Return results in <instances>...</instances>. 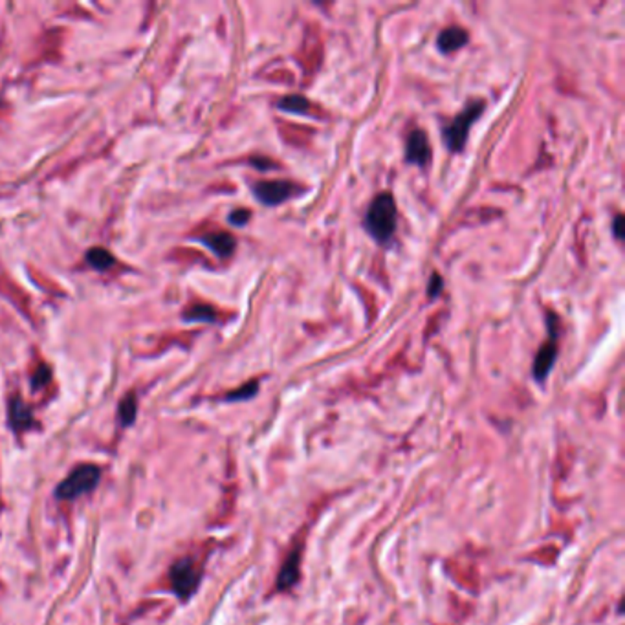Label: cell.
I'll return each mask as SVG.
<instances>
[{
    "mask_svg": "<svg viewBox=\"0 0 625 625\" xmlns=\"http://www.w3.org/2000/svg\"><path fill=\"white\" fill-rule=\"evenodd\" d=\"M299 578V552L294 550L290 558L284 561L283 568H281L279 578H277V589L279 591H286V589L294 587L295 582Z\"/></svg>",
    "mask_w": 625,
    "mask_h": 625,
    "instance_id": "10",
    "label": "cell"
},
{
    "mask_svg": "<svg viewBox=\"0 0 625 625\" xmlns=\"http://www.w3.org/2000/svg\"><path fill=\"white\" fill-rule=\"evenodd\" d=\"M136 411H137V400L136 394L128 393L127 396L121 400L119 403V420L123 426H130L134 420H136Z\"/></svg>",
    "mask_w": 625,
    "mask_h": 625,
    "instance_id": "14",
    "label": "cell"
},
{
    "mask_svg": "<svg viewBox=\"0 0 625 625\" xmlns=\"http://www.w3.org/2000/svg\"><path fill=\"white\" fill-rule=\"evenodd\" d=\"M621 222H624V220H621V215H618V217L614 218V222H612V231H614L616 238L624 237V233H621Z\"/></svg>",
    "mask_w": 625,
    "mask_h": 625,
    "instance_id": "20",
    "label": "cell"
},
{
    "mask_svg": "<svg viewBox=\"0 0 625 625\" xmlns=\"http://www.w3.org/2000/svg\"><path fill=\"white\" fill-rule=\"evenodd\" d=\"M549 343H545L539 349L534 360V369H532L534 370V378L537 382H545L552 367H554L556 358H558V319H556L554 314H549Z\"/></svg>",
    "mask_w": 625,
    "mask_h": 625,
    "instance_id": "5",
    "label": "cell"
},
{
    "mask_svg": "<svg viewBox=\"0 0 625 625\" xmlns=\"http://www.w3.org/2000/svg\"><path fill=\"white\" fill-rule=\"evenodd\" d=\"M48 379H50V369L46 365H41L34 375V387H41V385H46Z\"/></svg>",
    "mask_w": 625,
    "mask_h": 625,
    "instance_id": "17",
    "label": "cell"
},
{
    "mask_svg": "<svg viewBox=\"0 0 625 625\" xmlns=\"http://www.w3.org/2000/svg\"><path fill=\"white\" fill-rule=\"evenodd\" d=\"M250 218V211L248 209H235L231 215H229V222L235 224V226H244Z\"/></svg>",
    "mask_w": 625,
    "mask_h": 625,
    "instance_id": "18",
    "label": "cell"
},
{
    "mask_svg": "<svg viewBox=\"0 0 625 625\" xmlns=\"http://www.w3.org/2000/svg\"><path fill=\"white\" fill-rule=\"evenodd\" d=\"M431 158V147L424 130H412L408 137V147H405V160L409 163L417 166H426Z\"/></svg>",
    "mask_w": 625,
    "mask_h": 625,
    "instance_id": "7",
    "label": "cell"
},
{
    "mask_svg": "<svg viewBox=\"0 0 625 625\" xmlns=\"http://www.w3.org/2000/svg\"><path fill=\"white\" fill-rule=\"evenodd\" d=\"M253 191H255V196L261 200L262 204L266 206H277L281 202L292 196L295 191V187L288 182H259V184L253 185Z\"/></svg>",
    "mask_w": 625,
    "mask_h": 625,
    "instance_id": "6",
    "label": "cell"
},
{
    "mask_svg": "<svg viewBox=\"0 0 625 625\" xmlns=\"http://www.w3.org/2000/svg\"><path fill=\"white\" fill-rule=\"evenodd\" d=\"M86 262L94 268V270H110L114 266V255L110 253L109 250H105V248H92L88 250L86 253Z\"/></svg>",
    "mask_w": 625,
    "mask_h": 625,
    "instance_id": "12",
    "label": "cell"
},
{
    "mask_svg": "<svg viewBox=\"0 0 625 625\" xmlns=\"http://www.w3.org/2000/svg\"><path fill=\"white\" fill-rule=\"evenodd\" d=\"M10 424L15 431H24V429H28V427H32V424H34L32 409H29L19 396L13 398L10 403Z\"/></svg>",
    "mask_w": 625,
    "mask_h": 625,
    "instance_id": "9",
    "label": "cell"
},
{
    "mask_svg": "<svg viewBox=\"0 0 625 625\" xmlns=\"http://www.w3.org/2000/svg\"><path fill=\"white\" fill-rule=\"evenodd\" d=\"M468 39L469 37L466 29L453 26V28H445L444 32L438 35V39H436V46H438L441 52L451 53L464 46V44L468 43Z\"/></svg>",
    "mask_w": 625,
    "mask_h": 625,
    "instance_id": "8",
    "label": "cell"
},
{
    "mask_svg": "<svg viewBox=\"0 0 625 625\" xmlns=\"http://www.w3.org/2000/svg\"><path fill=\"white\" fill-rule=\"evenodd\" d=\"M185 319L191 321H208L211 323L215 319V310L208 304H194L185 312Z\"/></svg>",
    "mask_w": 625,
    "mask_h": 625,
    "instance_id": "15",
    "label": "cell"
},
{
    "mask_svg": "<svg viewBox=\"0 0 625 625\" xmlns=\"http://www.w3.org/2000/svg\"><path fill=\"white\" fill-rule=\"evenodd\" d=\"M365 227L378 242L391 241L396 229V204L391 194L382 193L372 200L365 217Z\"/></svg>",
    "mask_w": 625,
    "mask_h": 625,
    "instance_id": "1",
    "label": "cell"
},
{
    "mask_svg": "<svg viewBox=\"0 0 625 625\" xmlns=\"http://www.w3.org/2000/svg\"><path fill=\"white\" fill-rule=\"evenodd\" d=\"M257 389H259V385H257L255 382H251V384L244 385V387H241L238 391H235V393H229L226 398L227 400H246V398H251L257 393Z\"/></svg>",
    "mask_w": 625,
    "mask_h": 625,
    "instance_id": "16",
    "label": "cell"
},
{
    "mask_svg": "<svg viewBox=\"0 0 625 625\" xmlns=\"http://www.w3.org/2000/svg\"><path fill=\"white\" fill-rule=\"evenodd\" d=\"M169 579L170 587H173L176 596L180 598V600H187L199 589L200 570L191 559H180V561H176L170 567Z\"/></svg>",
    "mask_w": 625,
    "mask_h": 625,
    "instance_id": "4",
    "label": "cell"
},
{
    "mask_svg": "<svg viewBox=\"0 0 625 625\" xmlns=\"http://www.w3.org/2000/svg\"><path fill=\"white\" fill-rule=\"evenodd\" d=\"M483 110H484V101H473V103L468 105V107H466V109L444 128V143L445 147H448V151L460 152L464 149L469 128H471V125L477 121V118L483 114Z\"/></svg>",
    "mask_w": 625,
    "mask_h": 625,
    "instance_id": "3",
    "label": "cell"
},
{
    "mask_svg": "<svg viewBox=\"0 0 625 625\" xmlns=\"http://www.w3.org/2000/svg\"><path fill=\"white\" fill-rule=\"evenodd\" d=\"M441 290H442V279H441V275H433L431 277V283H429V288H427V294H429V297H436V295L441 294Z\"/></svg>",
    "mask_w": 625,
    "mask_h": 625,
    "instance_id": "19",
    "label": "cell"
},
{
    "mask_svg": "<svg viewBox=\"0 0 625 625\" xmlns=\"http://www.w3.org/2000/svg\"><path fill=\"white\" fill-rule=\"evenodd\" d=\"M202 241L218 257H229L233 253V250H235V246H237V242H235V238L229 233H209L208 237H204Z\"/></svg>",
    "mask_w": 625,
    "mask_h": 625,
    "instance_id": "11",
    "label": "cell"
},
{
    "mask_svg": "<svg viewBox=\"0 0 625 625\" xmlns=\"http://www.w3.org/2000/svg\"><path fill=\"white\" fill-rule=\"evenodd\" d=\"M100 477L101 471L98 466L94 464L77 466V468L72 469L70 475L57 486L55 492L57 497L65 499V501H72V499L81 497V495L92 492V490L98 486Z\"/></svg>",
    "mask_w": 625,
    "mask_h": 625,
    "instance_id": "2",
    "label": "cell"
},
{
    "mask_svg": "<svg viewBox=\"0 0 625 625\" xmlns=\"http://www.w3.org/2000/svg\"><path fill=\"white\" fill-rule=\"evenodd\" d=\"M281 110L284 112H292V114H307L308 109H310V103H308L307 98L303 95L294 94V95H286L283 100L277 103Z\"/></svg>",
    "mask_w": 625,
    "mask_h": 625,
    "instance_id": "13",
    "label": "cell"
}]
</instances>
